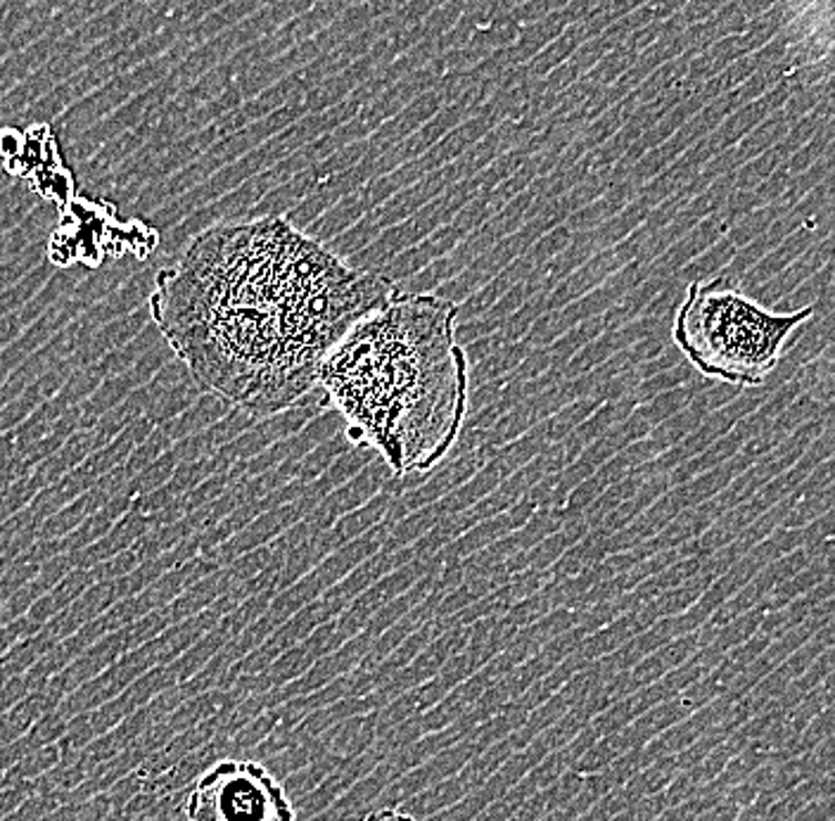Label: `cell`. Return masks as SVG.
Listing matches in <instances>:
<instances>
[{
  "instance_id": "obj_1",
  "label": "cell",
  "mask_w": 835,
  "mask_h": 821,
  "mask_svg": "<svg viewBox=\"0 0 835 821\" xmlns=\"http://www.w3.org/2000/svg\"><path fill=\"white\" fill-rule=\"evenodd\" d=\"M396 285L286 216L199 230L157 274L150 314L205 392L252 418L292 409L326 357Z\"/></svg>"
},
{
  "instance_id": "obj_2",
  "label": "cell",
  "mask_w": 835,
  "mask_h": 821,
  "mask_svg": "<svg viewBox=\"0 0 835 821\" xmlns=\"http://www.w3.org/2000/svg\"><path fill=\"white\" fill-rule=\"evenodd\" d=\"M458 307L437 295H392L344 332L319 384L354 442L399 478L430 473L454 449L471 378L456 335Z\"/></svg>"
},
{
  "instance_id": "obj_3",
  "label": "cell",
  "mask_w": 835,
  "mask_h": 821,
  "mask_svg": "<svg viewBox=\"0 0 835 821\" xmlns=\"http://www.w3.org/2000/svg\"><path fill=\"white\" fill-rule=\"evenodd\" d=\"M814 307L774 311L724 278L695 280L677 309L674 342L705 378L760 388L786 355Z\"/></svg>"
},
{
  "instance_id": "obj_4",
  "label": "cell",
  "mask_w": 835,
  "mask_h": 821,
  "mask_svg": "<svg viewBox=\"0 0 835 821\" xmlns=\"http://www.w3.org/2000/svg\"><path fill=\"white\" fill-rule=\"evenodd\" d=\"M188 821H295L292 800L259 762L224 760L197 779L186 802Z\"/></svg>"
},
{
  "instance_id": "obj_5",
  "label": "cell",
  "mask_w": 835,
  "mask_h": 821,
  "mask_svg": "<svg viewBox=\"0 0 835 821\" xmlns=\"http://www.w3.org/2000/svg\"><path fill=\"white\" fill-rule=\"evenodd\" d=\"M363 821H421V819H415V817H411L402 810H396V808H382V810L371 812Z\"/></svg>"
}]
</instances>
